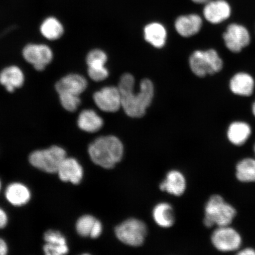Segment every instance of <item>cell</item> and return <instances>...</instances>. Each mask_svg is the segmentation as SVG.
I'll list each match as a JSON object with an SVG mask.
<instances>
[{
	"mask_svg": "<svg viewBox=\"0 0 255 255\" xmlns=\"http://www.w3.org/2000/svg\"><path fill=\"white\" fill-rule=\"evenodd\" d=\"M135 79L129 73L120 79L119 89L121 95L122 107L130 117L140 118L144 116L146 110L151 104L154 88L149 79H143L140 84L138 93H134Z\"/></svg>",
	"mask_w": 255,
	"mask_h": 255,
	"instance_id": "cell-1",
	"label": "cell"
},
{
	"mask_svg": "<svg viewBox=\"0 0 255 255\" xmlns=\"http://www.w3.org/2000/svg\"><path fill=\"white\" fill-rule=\"evenodd\" d=\"M88 154L95 164L104 168H113L121 160L124 154L123 143L117 137H99L88 146Z\"/></svg>",
	"mask_w": 255,
	"mask_h": 255,
	"instance_id": "cell-2",
	"label": "cell"
},
{
	"mask_svg": "<svg viewBox=\"0 0 255 255\" xmlns=\"http://www.w3.org/2000/svg\"><path fill=\"white\" fill-rule=\"evenodd\" d=\"M237 215L234 207L225 202L219 195H213L207 203L205 207V217L204 223L207 228L214 225L219 227L231 224Z\"/></svg>",
	"mask_w": 255,
	"mask_h": 255,
	"instance_id": "cell-3",
	"label": "cell"
},
{
	"mask_svg": "<svg viewBox=\"0 0 255 255\" xmlns=\"http://www.w3.org/2000/svg\"><path fill=\"white\" fill-rule=\"evenodd\" d=\"M67 157L65 149L58 145L37 149L30 153L28 161L32 166L44 173H56L62 161Z\"/></svg>",
	"mask_w": 255,
	"mask_h": 255,
	"instance_id": "cell-4",
	"label": "cell"
},
{
	"mask_svg": "<svg viewBox=\"0 0 255 255\" xmlns=\"http://www.w3.org/2000/svg\"><path fill=\"white\" fill-rule=\"evenodd\" d=\"M189 63L191 71L199 77L215 74L223 68V60L213 49L196 51L191 55Z\"/></svg>",
	"mask_w": 255,
	"mask_h": 255,
	"instance_id": "cell-5",
	"label": "cell"
},
{
	"mask_svg": "<svg viewBox=\"0 0 255 255\" xmlns=\"http://www.w3.org/2000/svg\"><path fill=\"white\" fill-rule=\"evenodd\" d=\"M115 233L123 243L130 247H139L145 241L147 228L138 219H129L117 226Z\"/></svg>",
	"mask_w": 255,
	"mask_h": 255,
	"instance_id": "cell-6",
	"label": "cell"
},
{
	"mask_svg": "<svg viewBox=\"0 0 255 255\" xmlns=\"http://www.w3.org/2000/svg\"><path fill=\"white\" fill-rule=\"evenodd\" d=\"M23 59L37 71H44L52 62L54 55L51 47L46 44L29 43L22 50Z\"/></svg>",
	"mask_w": 255,
	"mask_h": 255,
	"instance_id": "cell-7",
	"label": "cell"
},
{
	"mask_svg": "<svg viewBox=\"0 0 255 255\" xmlns=\"http://www.w3.org/2000/svg\"><path fill=\"white\" fill-rule=\"evenodd\" d=\"M212 242L217 250L228 253L239 250L242 244V238L239 233L231 227H219L213 232Z\"/></svg>",
	"mask_w": 255,
	"mask_h": 255,
	"instance_id": "cell-8",
	"label": "cell"
},
{
	"mask_svg": "<svg viewBox=\"0 0 255 255\" xmlns=\"http://www.w3.org/2000/svg\"><path fill=\"white\" fill-rule=\"evenodd\" d=\"M223 37L226 47L234 53L240 52L251 41L250 32L247 28L238 23L229 25Z\"/></svg>",
	"mask_w": 255,
	"mask_h": 255,
	"instance_id": "cell-9",
	"label": "cell"
},
{
	"mask_svg": "<svg viewBox=\"0 0 255 255\" xmlns=\"http://www.w3.org/2000/svg\"><path fill=\"white\" fill-rule=\"evenodd\" d=\"M93 100L96 105L101 111L106 113H115L122 107L121 95L119 88H103L95 92Z\"/></svg>",
	"mask_w": 255,
	"mask_h": 255,
	"instance_id": "cell-10",
	"label": "cell"
},
{
	"mask_svg": "<svg viewBox=\"0 0 255 255\" xmlns=\"http://www.w3.org/2000/svg\"><path fill=\"white\" fill-rule=\"evenodd\" d=\"M232 11L231 5L226 0H209L204 7L203 15L209 23L217 24L228 20Z\"/></svg>",
	"mask_w": 255,
	"mask_h": 255,
	"instance_id": "cell-11",
	"label": "cell"
},
{
	"mask_svg": "<svg viewBox=\"0 0 255 255\" xmlns=\"http://www.w3.org/2000/svg\"><path fill=\"white\" fill-rule=\"evenodd\" d=\"M88 81L84 76L78 73H69L56 83L57 94L68 93L81 96L88 87Z\"/></svg>",
	"mask_w": 255,
	"mask_h": 255,
	"instance_id": "cell-12",
	"label": "cell"
},
{
	"mask_svg": "<svg viewBox=\"0 0 255 255\" xmlns=\"http://www.w3.org/2000/svg\"><path fill=\"white\" fill-rule=\"evenodd\" d=\"M60 180L65 183L78 185L84 177V169L75 158L66 157L60 164L57 173Z\"/></svg>",
	"mask_w": 255,
	"mask_h": 255,
	"instance_id": "cell-13",
	"label": "cell"
},
{
	"mask_svg": "<svg viewBox=\"0 0 255 255\" xmlns=\"http://www.w3.org/2000/svg\"><path fill=\"white\" fill-rule=\"evenodd\" d=\"M43 239L45 242L43 247L44 254L64 255L69 253L67 239L61 232L50 229L44 233Z\"/></svg>",
	"mask_w": 255,
	"mask_h": 255,
	"instance_id": "cell-14",
	"label": "cell"
},
{
	"mask_svg": "<svg viewBox=\"0 0 255 255\" xmlns=\"http://www.w3.org/2000/svg\"><path fill=\"white\" fill-rule=\"evenodd\" d=\"M24 82V73L18 66H8L0 71V85L9 93L23 87Z\"/></svg>",
	"mask_w": 255,
	"mask_h": 255,
	"instance_id": "cell-15",
	"label": "cell"
},
{
	"mask_svg": "<svg viewBox=\"0 0 255 255\" xmlns=\"http://www.w3.org/2000/svg\"><path fill=\"white\" fill-rule=\"evenodd\" d=\"M5 197L12 206L21 207L30 202L31 193L29 188L25 184L14 182L8 184L6 187Z\"/></svg>",
	"mask_w": 255,
	"mask_h": 255,
	"instance_id": "cell-16",
	"label": "cell"
},
{
	"mask_svg": "<svg viewBox=\"0 0 255 255\" xmlns=\"http://www.w3.org/2000/svg\"><path fill=\"white\" fill-rule=\"evenodd\" d=\"M203 20L196 14L181 15L175 22V27L181 36L189 37L198 33L202 27Z\"/></svg>",
	"mask_w": 255,
	"mask_h": 255,
	"instance_id": "cell-17",
	"label": "cell"
},
{
	"mask_svg": "<svg viewBox=\"0 0 255 255\" xmlns=\"http://www.w3.org/2000/svg\"><path fill=\"white\" fill-rule=\"evenodd\" d=\"M229 87L235 95L242 97H250L253 95L255 81L252 76L245 72H239L233 76Z\"/></svg>",
	"mask_w": 255,
	"mask_h": 255,
	"instance_id": "cell-18",
	"label": "cell"
},
{
	"mask_svg": "<svg viewBox=\"0 0 255 255\" xmlns=\"http://www.w3.org/2000/svg\"><path fill=\"white\" fill-rule=\"evenodd\" d=\"M77 125L83 131L95 133L103 128L104 120L95 111L87 109L83 110L79 114Z\"/></svg>",
	"mask_w": 255,
	"mask_h": 255,
	"instance_id": "cell-19",
	"label": "cell"
},
{
	"mask_svg": "<svg viewBox=\"0 0 255 255\" xmlns=\"http://www.w3.org/2000/svg\"><path fill=\"white\" fill-rule=\"evenodd\" d=\"M162 191L180 196L184 193L186 188V181L184 175L180 171L173 170L169 172L166 178L159 185Z\"/></svg>",
	"mask_w": 255,
	"mask_h": 255,
	"instance_id": "cell-20",
	"label": "cell"
},
{
	"mask_svg": "<svg viewBox=\"0 0 255 255\" xmlns=\"http://www.w3.org/2000/svg\"><path fill=\"white\" fill-rule=\"evenodd\" d=\"M251 128L246 123L237 121L229 127L228 138L233 144L241 146L247 141L251 135Z\"/></svg>",
	"mask_w": 255,
	"mask_h": 255,
	"instance_id": "cell-21",
	"label": "cell"
},
{
	"mask_svg": "<svg viewBox=\"0 0 255 255\" xmlns=\"http://www.w3.org/2000/svg\"><path fill=\"white\" fill-rule=\"evenodd\" d=\"M41 36L49 41L59 40L65 33V28L61 22L54 17H47L40 26Z\"/></svg>",
	"mask_w": 255,
	"mask_h": 255,
	"instance_id": "cell-22",
	"label": "cell"
},
{
	"mask_svg": "<svg viewBox=\"0 0 255 255\" xmlns=\"http://www.w3.org/2000/svg\"><path fill=\"white\" fill-rule=\"evenodd\" d=\"M144 37L147 42L157 48L165 45L167 39V31L160 23H152L144 28Z\"/></svg>",
	"mask_w": 255,
	"mask_h": 255,
	"instance_id": "cell-23",
	"label": "cell"
},
{
	"mask_svg": "<svg viewBox=\"0 0 255 255\" xmlns=\"http://www.w3.org/2000/svg\"><path fill=\"white\" fill-rule=\"evenodd\" d=\"M152 216L157 224L162 228H170L175 221L173 207L170 204L161 203L154 207Z\"/></svg>",
	"mask_w": 255,
	"mask_h": 255,
	"instance_id": "cell-24",
	"label": "cell"
},
{
	"mask_svg": "<svg viewBox=\"0 0 255 255\" xmlns=\"http://www.w3.org/2000/svg\"><path fill=\"white\" fill-rule=\"evenodd\" d=\"M238 179L244 183L255 182V159L245 158L237 166Z\"/></svg>",
	"mask_w": 255,
	"mask_h": 255,
	"instance_id": "cell-25",
	"label": "cell"
},
{
	"mask_svg": "<svg viewBox=\"0 0 255 255\" xmlns=\"http://www.w3.org/2000/svg\"><path fill=\"white\" fill-rule=\"evenodd\" d=\"M97 219L90 215L80 217L76 223V231L82 237H90L92 229Z\"/></svg>",
	"mask_w": 255,
	"mask_h": 255,
	"instance_id": "cell-26",
	"label": "cell"
},
{
	"mask_svg": "<svg viewBox=\"0 0 255 255\" xmlns=\"http://www.w3.org/2000/svg\"><path fill=\"white\" fill-rule=\"evenodd\" d=\"M60 105L64 110L74 113L81 104V96L68 93L58 94Z\"/></svg>",
	"mask_w": 255,
	"mask_h": 255,
	"instance_id": "cell-27",
	"label": "cell"
},
{
	"mask_svg": "<svg viewBox=\"0 0 255 255\" xmlns=\"http://www.w3.org/2000/svg\"><path fill=\"white\" fill-rule=\"evenodd\" d=\"M107 54L101 49H96L90 51L86 57L88 68H101L105 66L107 62Z\"/></svg>",
	"mask_w": 255,
	"mask_h": 255,
	"instance_id": "cell-28",
	"label": "cell"
},
{
	"mask_svg": "<svg viewBox=\"0 0 255 255\" xmlns=\"http://www.w3.org/2000/svg\"><path fill=\"white\" fill-rule=\"evenodd\" d=\"M88 75L92 81L101 82L108 77L109 72L105 66L101 68H88Z\"/></svg>",
	"mask_w": 255,
	"mask_h": 255,
	"instance_id": "cell-29",
	"label": "cell"
},
{
	"mask_svg": "<svg viewBox=\"0 0 255 255\" xmlns=\"http://www.w3.org/2000/svg\"><path fill=\"white\" fill-rule=\"evenodd\" d=\"M103 225L101 222L97 220L91 232L90 238L92 239H97L100 237L103 233Z\"/></svg>",
	"mask_w": 255,
	"mask_h": 255,
	"instance_id": "cell-30",
	"label": "cell"
},
{
	"mask_svg": "<svg viewBox=\"0 0 255 255\" xmlns=\"http://www.w3.org/2000/svg\"><path fill=\"white\" fill-rule=\"evenodd\" d=\"M8 222V218L7 213L0 207V230L6 227Z\"/></svg>",
	"mask_w": 255,
	"mask_h": 255,
	"instance_id": "cell-31",
	"label": "cell"
},
{
	"mask_svg": "<svg viewBox=\"0 0 255 255\" xmlns=\"http://www.w3.org/2000/svg\"><path fill=\"white\" fill-rule=\"evenodd\" d=\"M8 247L4 239L0 238V255H5L8 254Z\"/></svg>",
	"mask_w": 255,
	"mask_h": 255,
	"instance_id": "cell-32",
	"label": "cell"
},
{
	"mask_svg": "<svg viewBox=\"0 0 255 255\" xmlns=\"http://www.w3.org/2000/svg\"><path fill=\"white\" fill-rule=\"evenodd\" d=\"M238 254L241 255H255V251L253 250V249L247 248L245 249V250H242L241 251H239V253Z\"/></svg>",
	"mask_w": 255,
	"mask_h": 255,
	"instance_id": "cell-33",
	"label": "cell"
},
{
	"mask_svg": "<svg viewBox=\"0 0 255 255\" xmlns=\"http://www.w3.org/2000/svg\"><path fill=\"white\" fill-rule=\"evenodd\" d=\"M191 1L197 3V4H206L209 0H191Z\"/></svg>",
	"mask_w": 255,
	"mask_h": 255,
	"instance_id": "cell-34",
	"label": "cell"
},
{
	"mask_svg": "<svg viewBox=\"0 0 255 255\" xmlns=\"http://www.w3.org/2000/svg\"><path fill=\"white\" fill-rule=\"evenodd\" d=\"M253 113L254 115V116L255 117V102L253 105Z\"/></svg>",
	"mask_w": 255,
	"mask_h": 255,
	"instance_id": "cell-35",
	"label": "cell"
},
{
	"mask_svg": "<svg viewBox=\"0 0 255 255\" xmlns=\"http://www.w3.org/2000/svg\"><path fill=\"white\" fill-rule=\"evenodd\" d=\"M1 180H0V191H1Z\"/></svg>",
	"mask_w": 255,
	"mask_h": 255,
	"instance_id": "cell-36",
	"label": "cell"
},
{
	"mask_svg": "<svg viewBox=\"0 0 255 255\" xmlns=\"http://www.w3.org/2000/svg\"><path fill=\"white\" fill-rule=\"evenodd\" d=\"M254 150H255V147H254Z\"/></svg>",
	"mask_w": 255,
	"mask_h": 255,
	"instance_id": "cell-37",
	"label": "cell"
}]
</instances>
